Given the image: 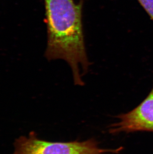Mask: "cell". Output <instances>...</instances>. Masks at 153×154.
<instances>
[{"label": "cell", "instance_id": "cell-3", "mask_svg": "<svg viewBox=\"0 0 153 154\" xmlns=\"http://www.w3.org/2000/svg\"><path fill=\"white\" fill-rule=\"evenodd\" d=\"M116 118L118 121L110 126L108 131L110 134L138 131L153 132V87L137 107L127 113L118 115Z\"/></svg>", "mask_w": 153, "mask_h": 154}, {"label": "cell", "instance_id": "cell-1", "mask_svg": "<svg viewBox=\"0 0 153 154\" xmlns=\"http://www.w3.org/2000/svg\"><path fill=\"white\" fill-rule=\"evenodd\" d=\"M47 26L48 60H63L70 66L75 85H85L83 74L90 66L86 50L82 25V1L44 0Z\"/></svg>", "mask_w": 153, "mask_h": 154}, {"label": "cell", "instance_id": "cell-2", "mask_svg": "<svg viewBox=\"0 0 153 154\" xmlns=\"http://www.w3.org/2000/svg\"><path fill=\"white\" fill-rule=\"evenodd\" d=\"M13 154H118L122 147L116 149L101 148L94 139L79 142H50L39 139L34 132L28 137L21 136L15 142Z\"/></svg>", "mask_w": 153, "mask_h": 154}]
</instances>
